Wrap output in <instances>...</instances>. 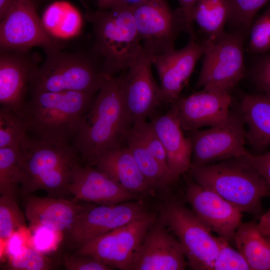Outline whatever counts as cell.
<instances>
[{"label":"cell","instance_id":"1","mask_svg":"<svg viewBox=\"0 0 270 270\" xmlns=\"http://www.w3.org/2000/svg\"><path fill=\"white\" fill-rule=\"evenodd\" d=\"M124 77L108 80L80 120L72 143L86 164L92 166L102 154L122 146L132 126L123 101Z\"/></svg>","mask_w":270,"mask_h":270},{"label":"cell","instance_id":"2","mask_svg":"<svg viewBox=\"0 0 270 270\" xmlns=\"http://www.w3.org/2000/svg\"><path fill=\"white\" fill-rule=\"evenodd\" d=\"M18 183L26 197L42 190L50 196L68 194L73 168L81 158L72 142H55L28 137L21 144Z\"/></svg>","mask_w":270,"mask_h":270},{"label":"cell","instance_id":"3","mask_svg":"<svg viewBox=\"0 0 270 270\" xmlns=\"http://www.w3.org/2000/svg\"><path fill=\"white\" fill-rule=\"evenodd\" d=\"M94 95L76 91L32 92L22 118L28 135L47 142H72Z\"/></svg>","mask_w":270,"mask_h":270},{"label":"cell","instance_id":"4","mask_svg":"<svg viewBox=\"0 0 270 270\" xmlns=\"http://www.w3.org/2000/svg\"><path fill=\"white\" fill-rule=\"evenodd\" d=\"M44 50L46 58L32 72L29 88L40 92H84L95 94L111 78L92 48L88 51Z\"/></svg>","mask_w":270,"mask_h":270},{"label":"cell","instance_id":"5","mask_svg":"<svg viewBox=\"0 0 270 270\" xmlns=\"http://www.w3.org/2000/svg\"><path fill=\"white\" fill-rule=\"evenodd\" d=\"M92 24L94 50L110 77L128 70L143 50L132 9L114 6L109 8L87 10Z\"/></svg>","mask_w":270,"mask_h":270},{"label":"cell","instance_id":"6","mask_svg":"<svg viewBox=\"0 0 270 270\" xmlns=\"http://www.w3.org/2000/svg\"><path fill=\"white\" fill-rule=\"evenodd\" d=\"M189 170L194 182L213 190L242 212L256 216L262 214V200L270 195V188L252 168L234 158L217 164L192 165Z\"/></svg>","mask_w":270,"mask_h":270},{"label":"cell","instance_id":"7","mask_svg":"<svg viewBox=\"0 0 270 270\" xmlns=\"http://www.w3.org/2000/svg\"><path fill=\"white\" fill-rule=\"evenodd\" d=\"M158 218L178 240L191 269L212 270L220 249L218 236L212 234L192 210L170 198L158 206Z\"/></svg>","mask_w":270,"mask_h":270},{"label":"cell","instance_id":"8","mask_svg":"<svg viewBox=\"0 0 270 270\" xmlns=\"http://www.w3.org/2000/svg\"><path fill=\"white\" fill-rule=\"evenodd\" d=\"M244 32H224L207 40L196 87L230 92L245 74Z\"/></svg>","mask_w":270,"mask_h":270},{"label":"cell","instance_id":"9","mask_svg":"<svg viewBox=\"0 0 270 270\" xmlns=\"http://www.w3.org/2000/svg\"><path fill=\"white\" fill-rule=\"evenodd\" d=\"M132 9L143 49L152 58L174 49L180 33H188L181 10L171 9L166 0H144Z\"/></svg>","mask_w":270,"mask_h":270},{"label":"cell","instance_id":"10","mask_svg":"<svg viewBox=\"0 0 270 270\" xmlns=\"http://www.w3.org/2000/svg\"><path fill=\"white\" fill-rule=\"evenodd\" d=\"M158 214L150 212L96 237L74 254L94 258L114 269L130 270L138 249Z\"/></svg>","mask_w":270,"mask_h":270},{"label":"cell","instance_id":"11","mask_svg":"<svg viewBox=\"0 0 270 270\" xmlns=\"http://www.w3.org/2000/svg\"><path fill=\"white\" fill-rule=\"evenodd\" d=\"M244 124L240 112H231L228 120L223 124L190 131L192 165L202 166L244 155L248 152L245 148Z\"/></svg>","mask_w":270,"mask_h":270},{"label":"cell","instance_id":"12","mask_svg":"<svg viewBox=\"0 0 270 270\" xmlns=\"http://www.w3.org/2000/svg\"><path fill=\"white\" fill-rule=\"evenodd\" d=\"M0 50L26 51L35 46L44 50L62 48V44L46 30L34 0H16L0 20Z\"/></svg>","mask_w":270,"mask_h":270},{"label":"cell","instance_id":"13","mask_svg":"<svg viewBox=\"0 0 270 270\" xmlns=\"http://www.w3.org/2000/svg\"><path fill=\"white\" fill-rule=\"evenodd\" d=\"M150 212L146 204L140 200L110 205L92 204L65 233L67 244L76 250L96 237Z\"/></svg>","mask_w":270,"mask_h":270},{"label":"cell","instance_id":"14","mask_svg":"<svg viewBox=\"0 0 270 270\" xmlns=\"http://www.w3.org/2000/svg\"><path fill=\"white\" fill-rule=\"evenodd\" d=\"M230 92L203 88L172 102L170 110L183 130L192 131L205 126H213L226 122L231 111Z\"/></svg>","mask_w":270,"mask_h":270},{"label":"cell","instance_id":"15","mask_svg":"<svg viewBox=\"0 0 270 270\" xmlns=\"http://www.w3.org/2000/svg\"><path fill=\"white\" fill-rule=\"evenodd\" d=\"M185 198L196 216L211 232L228 242L234 240L242 216L237 207L190 180L186 182Z\"/></svg>","mask_w":270,"mask_h":270},{"label":"cell","instance_id":"16","mask_svg":"<svg viewBox=\"0 0 270 270\" xmlns=\"http://www.w3.org/2000/svg\"><path fill=\"white\" fill-rule=\"evenodd\" d=\"M152 57L143 49L136 62L124 73L123 101L131 126L146 120L162 103L160 88L152 76Z\"/></svg>","mask_w":270,"mask_h":270},{"label":"cell","instance_id":"17","mask_svg":"<svg viewBox=\"0 0 270 270\" xmlns=\"http://www.w3.org/2000/svg\"><path fill=\"white\" fill-rule=\"evenodd\" d=\"M187 265L178 240L157 218L141 244L130 270H183Z\"/></svg>","mask_w":270,"mask_h":270},{"label":"cell","instance_id":"18","mask_svg":"<svg viewBox=\"0 0 270 270\" xmlns=\"http://www.w3.org/2000/svg\"><path fill=\"white\" fill-rule=\"evenodd\" d=\"M26 51L0 50V104L21 119L30 78L38 66V58Z\"/></svg>","mask_w":270,"mask_h":270},{"label":"cell","instance_id":"19","mask_svg":"<svg viewBox=\"0 0 270 270\" xmlns=\"http://www.w3.org/2000/svg\"><path fill=\"white\" fill-rule=\"evenodd\" d=\"M68 192L78 200L110 205L140 200L96 166L78 163L72 170Z\"/></svg>","mask_w":270,"mask_h":270},{"label":"cell","instance_id":"20","mask_svg":"<svg viewBox=\"0 0 270 270\" xmlns=\"http://www.w3.org/2000/svg\"><path fill=\"white\" fill-rule=\"evenodd\" d=\"M204 48V43L190 39L181 49L174 48L152 58L160 79L162 103H172L180 97Z\"/></svg>","mask_w":270,"mask_h":270},{"label":"cell","instance_id":"21","mask_svg":"<svg viewBox=\"0 0 270 270\" xmlns=\"http://www.w3.org/2000/svg\"><path fill=\"white\" fill-rule=\"evenodd\" d=\"M24 198L25 216L32 227H44L64 234L92 205L50 196L30 194Z\"/></svg>","mask_w":270,"mask_h":270},{"label":"cell","instance_id":"22","mask_svg":"<svg viewBox=\"0 0 270 270\" xmlns=\"http://www.w3.org/2000/svg\"><path fill=\"white\" fill-rule=\"evenodd\" d=\"M150 122L164 146L169 174L174 182L191 167L190 141L184 136L180 122L170 109Z\"/></svg>","mask_w":270,"mask_h":270},{"label":"cell","instance_id":"23","mask_svg":"<svg viewBox=\"0 0 270 270\" xmlns=\"http://www.w3.org/2000/svg\"><path fill=\"white\" fill-rule=\"evenodd\" d=\"M92 166L133 194L142 196L154 192L155 188L142 172L127 146L106 151Z\"/></svg>","mask_w":270,"mask_h":270},{"label":"cell","instance_id":"24","mask_svg":"<svg viewBox=\"0 0 270 270\" xmlns=\"http://www.w3.org/2000/svg\"><path fill=\"white\" fill-rule=\"evenodd\" d=\"M240 113L247 125L246 140L251 147L262 152L270 146V96H244L240 103Z\"/></svg>","mask_w":270,"mask_h":270},{"label":"cell","instance_id":"25","mask_svg":"<svg viewBox=\"0 0 270 270\" xmlns=\"http://www.w3.org/2000/svg\"><path fill=\"white\" fill-rule=\"evenodd\" d=\"M234 240L252 270H270V237L264 235L258 222H241Z\"/></svg>","mask_w":270,"mask_h":270},{"label":"cell","instance_id":"26","mask_svg":"<svg viewBox=\"0 0 270 270\" xmlns=\"http://www.w3.org/2000/svg\"><path fill=\"white\" fill-rule=\"evenodd\" d=\"M125 140L142 172L155 189L166 188L172 183L168 170L152 154L132 126Z\"/></svg>","mask_w":270,"mask_h":270},{"label":"cell","instance_id":"27","mask_svg":"<svg viewBox=\"0 0 270 270\" xmlns=\"http://www.w3.org/2000/svg\"><path fill=\"white\" fill-rule=\"evenodd\" d=\"M230 14L228 0H198L192 10V18L207 36V40H210L224 32Z\"/></svg>","mask_w":270,"mask_h":270},{"label":"cell","instance_id":"28","mask_svg":"<svg viewBox=\"0 0 270 270\" xmlns=\"http://www.w3.org/2000/svg\"><path fill=\"white\" fill-rule=\"evenodd\" d=\"M21 146L0 148V194L15 196Z\"/></svg>","mask_w":270,"mask_h":270},{"label":"cell","instance_id":"29","mask_svg":"<svg viewBox=\"0 0 270 270\" xmlns=\"http://www.w3.org/2000/svg\"><path fill=\"white\" fill-rule=\"evenodd\" d=\"M61 262L32 248L22 247L12 255L2 267L6 270H51L56 269Z\"/></svg>","mask_w":270,"mask_h":270},{"label":"cell","instance_id":"30","mask_svg":"<svg viewBox=\"0 0 270 270\" xmlns=\"http://www.w3.org/2000/svg\"><path fill=\"white\" fill-rule=\"evenodd\" d=\"M24 215L20 208L15 196L0 197V241L2 251L14 232L25 224Z\"/></svg>","mask_w":270,"mask_h":270},{"label":"cell","instance_id":"31","mask_svg":"<svg viewBox=\"0 0 270 270\" xmlns=\"http://www.w3.org/2000/svg\"><path fill=\"white\" fill-rule=\"evenodd\" d=\"M22 120L8 108H0V148L20 146L28 137Z\"/></svg>","mask_w":270,"mask_h":270},{"label":"cell","instance_id":"32","mask_svg":"<svg viewBox=\"0 0 270 270\" xmlns=\"http://www.w3.org/2000/svg\"><path fill=\"white\" fill-rule=\"evenodd\" d=\"M230 22L242 32L250 30L254 16L270 0H228Z\"/></svg>","mask_w":270,"mask_h":270},{"label":"cell","instance_id":"33","mask_svg":"<svg viewBox=\"0 0 270 270\" xmlns=\"http://www.w3.org/2000/svg\"><path fill=\"white\" fill-rule=\"evenodd\" d=\"M248 48L255 54L270 50V6L254 23L250 30Z\"/></svg>","mask_w":270,"mask_h":270},{"label":"cell","instance_id":"34","mask_svg":"<svg viewBox=\"0 0 270 270\" xmlns=\"http://www.w3.org/2000/svg\"><path fill=\"white\" fill-rule=\"evenodd\" d=\"M220 249L212 270H251L242 254L232 248L228 242L218 236Z\"/></svg>","mask_w":270,"mask_h":270},{"label":"cell","instance_id":"35","mask_svg":"<svg viewBox=\"0 0 270 270\" xmlns=\"http://www.w3.org/2000/svg\"><path fill=\"white\" fill-rule=\"evenodd\" d=\"M132 126L136 130L152 154L168 170L165 150L151 122L148 123L143 120L136 122Z\"/></svg>","mask_w":270,"mask_h":270},{"label":"cell","instance_id":"36","mask_svg":"<svg viewBox=\"0 0 270 270\" xmlns=\"http://www.w3.org/2000/svg\"><path fill=\"white\" fill-rule=\"evenodd\" d=\"M61 263L66 270H112L111 266L91 256L66 254L62 255Z\"/></svg>","mask_w":270,"mask_h":270},{"label":"cell","instance_id":"37","mask_svg":"<svg viewBox=\"0 0 270 270\" xmlns=\"http://www.w3.org/2000/svg\"><path fill=\"white\" fill-rule=\"evenodd\" d=\"M236 159L254 170L270 188V151L260 154L247 152L242 156Z\"/></svg>","mask_w":270,"mask_h":270},{"label":"cell","instance_id":"38","mask_svg":"<svg viewBox=\"0 0 270 270\" xmlns=\"http://www.w3.org/2000/svg\"><path fill=\"white\" fill-rule=\"evenodd\" d=\"M252 76L256 86L270 96V54L260 58L255 64Z\"/></svg>","mask_w":270,"mask_h":270},{"label":"cell","instance_id":"39","mask_svg":"<svg viewBox=\"0 0 270 270\" xmlns=\"http://www.w3.org/2000/svg\"><path fill=\"white\" fill-rule=\"evenodd\" d=\"M198 0H178L179 8L182 12L185 18L188 29V34L191 38H195L196 35L193 28V22L192 18V12L194 6Z\"/></svg>","mask_w":270,"mask_h":270},{"label":"cell","instance_id":"40","mask_svg":"<svg viewBox=\"0 0 270 270\" xmlns=\"http://www.w3.org/2000/svg\"><path fill=\"white\" fill-rule=\"evenodd\" d=\"M258 226L262 234L270 237V210L260 216Z\"/></svg>","mask_w":270,"mask_h":270},{"label":"cell","instance_id":"41","mask_svg":"<svg viewBox=\"0 0 270 270\" xmlns=\"http://www.w3.org/2000/svg\"><path fill=\"white\" fill-rule=\"evenodd\" d=\"M16 0H0V19L2 20Z\"/></svg>","mask_w":270,"mask_h":270},{"label":"cell","instance_id":"42","mask_svg":"<svg viewBox=\"0 0 270 270\" xmlns=\"http://www.w3.org/2000/svg\"><path fill=\"white\" fill-rule=\"evenodd\" d=\"M144 0H116L113 6H120L132 8L140 4Z\"/></svg>","mask_w":270,"mask_h":270},{"label":"cell","instance_id":"43","mask_svg":"<svg viewBox=\"0 0 270 270\" xmlns=\"http://www.w3.org/2000/svg\"><path fill=\"white\" fill-rule=\"evenodd\" d=\"M116 0H96L98 9L105 10L112 7Z\"/></svg>","mask_w":270,"mask_h":270},{"label":"cell","instance_id":"44","mask_svg":"<svg viewBox=\"0 0 270 270\" xmlns=\"http://www.w3.org/2000/svg\"><path fill=\"white\" fill-rule=\"evenodd\" d=\"M34 1H35V0H34ZM35 2H36V1H35Z\"/></svg>","mask_w":270,"mask_h":270}]
</instances>
